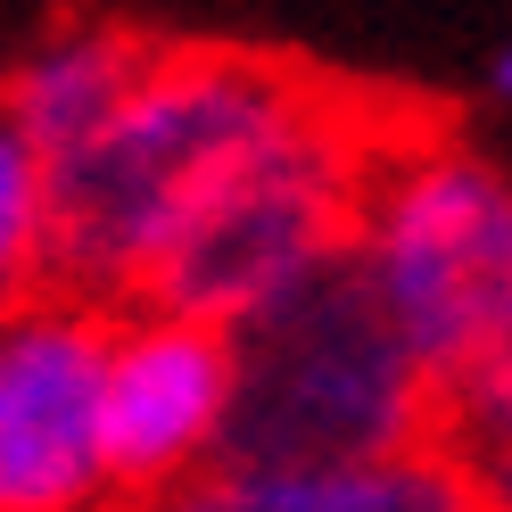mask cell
Here are the masks:
<instances>
[{
    "label": "cell",
    "mask_w": 512,
    "mask_h": 512,
    "mask_svg": "<svg viewBox=\"0 0 512 512\" xmlns=\"http://www.w3.org/2000/svg\"><path fill=\"white\" fill-rule=\"evenodd\" d=\"M306 91V67L256 50H157L133 91L50 157V281L83 298H141L157 248L199 190Z\"/></svg>",
    "instance_id": "1"
},
{
    "label": "cell",
    "mask_w": 512,
    "mask_h": 512,
    "mask_svg": "<svg viewBox=\"0 0 512 512\" xmlns=\"http://www.w3.org/2000/svg\"><path fill=\"white\" fill-rule=\"evenodd\" d=\"M380 141H389V124L372 116V100L306 75L298 100L174 223L141 298L207 314V323L232 331L240 314H256L265 298H281L290 281H306L323 256L347 248L356 190H364V166Z\"/></svg>",
    "instance_id": "2"
},
{
    "label": "cell",
    "mask_w": 512,
    "mask_h": 512,
    "mask_svg": "<svg viewBox=\"0 0 512 512\" xmlns=\"http://www.w3.org/2000/svg\"><path fill=\"white\" fill-rule=\"evenodd\" d=\"M430 364L405 347L356 256H323L306 281L232 323V430L223 455L347 463L430 438Z\"/></svg>",
    "instance_id": "3"
},
{
    "label": "cell",
    "mask_w": 512,
    "mask_h": 512,
    "mask_svg": "<svg viewBox=\"0 0 512 512\" xmlns=\"http://www.w3.org/2000/svg\"><path fill=\"white\" fill-rule=\"evenodd\" d=\"M347 256L438 380L512 306V182L430 124H389L356 190Z\"/></svg>",
    "instance_id": "4"
},
{
    "label": "cell",
    "mask_w": 512,
    "mask_h": 512,
    "mask_svg": "<svg viewBox=\"0 0 512 512\" xmlns=\"http://www.w3.org/2000/svg\"><path fill=\"white\" fill-rule=\"evenodd\" d=\"M108 298L42 281L0 306V512H100L116 504L100 372Z\"/></svg>",
    "instance_id": "5"
},
{
    "label": "cell",
    "mask_w": 512,
    "mask_h": 512,
    "mask_svg": "<svg viewBox=\"0 0 512 512\" xmlns=\"http://www.w3.org/2000/svg\"><path fill=\"white\" fill-rule=\"evenodd\" d=\"M100 430L116 504H157L182 479L223 463L232 430V331L207 314L116 298L108 314V372H100Z\"/></svg>",
    "instance_id": "6"
},
{
    "label": "cell",
    "mask_w": 512,
    "mask_h": 512,
    "mask_svg": "<svg viewBox=\"0 0 512 512\" xmlns=\"http://www.w3.org/2000/svg\"><path fill=\"white\" fill-rule=\"evenodd\" d=\"M149 512H488L471 479L438 455L430 438L389 446V455H347V463H265V455H223L199 479Z\"/></svg>",
    "instance_id": "7"
},
{
    "label": "cell",
    "mask_w": 512,
    "mask_h": 512,
    "mask_svg": "<svg viewBox=\"0 0 512 512\" xmlns=\"http://www.w3.org/2000/svg\"><path fill=\"white\" fill-rule=\"evenodd\" d=\"M149 42L124 34V25H83V34H50L34 58H17L9 83H0V108L42 157L75 149L91 124H100L124 91H133Z\"/></svg>",
    "instance_id": "8"
},
{
    "label": "cell",
    "mask_w": 512,
    "mask_h": 512,
    "mask_svg": "<svg viewBox=\"0 0 512 512\" xmlns=\"http://www.w3.org/2000/svg\"><path fill=\"white\" fill-rule=\"evenodd\" d=\"M430 446L471 479L488 512H512V306L438 372Z\"/></svg>",
    "instance_id": "9"
},
{
    "label": "cell",
    "mask_w": 512,
    "mask_h": 512,
    "mask_svg": "<svg viewBox=\"0 0 512 512\" xmlns=\"http://www.w3.org/2000/svg\"><path fill=\"white\" fill-rule=\"evenodd\" d=\"M50 281V157L0 108V306Z\"/></svg>",
    "instance_id": "10"
},
{
    "label": "cell",
    "mask_w": 512,
    "mask_h": 512,
    "mask_svg": "<svg viewBox=\"0 0 512 512\" xmlns=\"http://www.w3.org/2000/svg\"><path fill=\"white\" fill-rule=\"evenodd\" d=\"M496 91L512 100V42H504V58H496Z\"/></svg>",
    "instance_id": "11"
},
{
    "label": "cell",
    "mask_w": 512,
    "mask_h": 512,
    "mask_svg": "<svg viewBox=\"0 0 512 512\" xmlns=\"http://www.w3.org/2000/svg\"><path fill=\"white\" fill-rule=\"evenodd\" d=\"M100 512H149V504H100Z\"/></svg>",
    "instance_id": "12"
}]
</instances>
